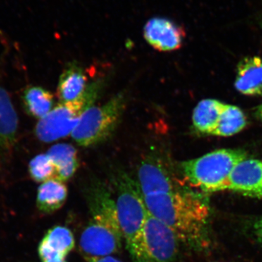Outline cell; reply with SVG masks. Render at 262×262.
I'll list each match as a JSON object with an SVG mask.
<instances>
[{"label": "cell", "instance_id": "6da1fadb", "mask_svg": "<svg viewBox=\"0 0 262 262\" xmlns=\"http://www.w3.org/2000/svg\"><path fill=\"white\" fill-rule=\"evenodd\" d=\"M144 198L150 214L170 227L180 242L192 246L203 245L210 210L200 194L180 187Z\"/></svg>", "mask_w": 262, "mask_h": 262}, {"label": "cell", "instance_id": "7a4b0ae2", "mask_svg": "<svg viewBox=\"0 0 262 262\" xmlns=\"http://www.w3.org/2000/svg\"><path fill=\"white\" fill-rule=\"evenodd\" d=\"M89 207L91 220L80 239L84 257H102L118 252L124 239L116 203L107 188L102 184L94 186L89 196Z\"/></svg>", "mask_w": 262, "mask_h": 262}, {"label": "cell", "instance_id": "3957f363", "mask_svg": "<svg viewBox=\"0 0 262 262\" xmlns=\"http://www.w3.org/2000/svg\"><path fill=\"white\" fill-rule=\"evenodd\" d=\"M115 183L117 218L122 236L131 257L141 262V234L149 212L136 181L121 172L115 177Z\"/></svg>", "mask_w": 262, "mask_h": 262}, {"label": "cell", "instance_id": "277c9868", "mask_svg": "<svg viewBox=\"0 0 262 262\" xmlns=\"http://www.w3.org/2000/svg\"><path fill=\"white\" fill-rule=\"evenodd\" d=\"M248 158L241 149H219L181 164L186 179L204 192L227 190L236 165Z\"/></svg>", "mask_w": 262, "mask_h": 262}, {"label": "cell", "instance_id": "5b68a950", "mask_svg": "<svg viewBox=\"0 0 262 262\" xmlns=\"http://www.w3.org/2000/svg\"><path fill=\"white\" fill-rule=\"evenodd\" d=\"M103 83L100 80L91 82L80 97L70 102L60 103L40 119L35 128L38 139L50 143L72 134L83 114L97 101Z\"/></svg>", "mask_w": 262, "mask_h": 262}, {"label": "cell", "instance_id": "8992f818", "mask_svg": "<svg viewBox=\"0 0 262 262\" xmlns=\"http://www.w3.org/2000/svg\"><path fill=\"white\" fill-rule=\"evenodd\" d=\"M126 102L125 94L120 93L104 104L89 108L71 134L74 140L86 147L106 140L120 122Z\"/></svg>", "mask_w": 262, "mask_h": 262}, {"label": "cell", "instance_id": "52a82bcc", "mask_svg": "<svg viewBox=\"0 0 262 262\" xmlns=\"http://www.w3.org/2000/svg\"><path fill=\"white\" fill-rule=\"evenodd\" d=\"M179 242L170 227L149 213L141 234V262H175Z\"/></svg>", "mask_w": 262, "mask_h": 262}, {"label": "cell", "instance_id": "ba28073f", "mask_svg": "<svg viewBox=\"0 0 262 262\" xmlns=\"http://www.w3.org/2000/svg\"><path fill=\"white\" fill-rule=\"evenodd\" d=\"M136 182L144 196L167 194L180 188L168 161L154 152L141 162Z\"/></svg>", "mask_w": 262, "mask_h": 262}, {"label": "cell", "instance_id": "9c48e42d", "mask_svg": "<svg viewBox=\"0 0 262 262\" xmlns=\"http://www.w3.org/2000/svg\"><path fill=\"white\" fill-rule=\"evenodd\" d=\"M144 37L157 51H173L182 47L185 32L182 27L170 19L154 17L144 26Z\"/></svg>", "mask_w": 262, "mask_h": 262}, {"label": "cell", "instance_id": "30bf717a", "mask_svg": "<svg viewBox=\"0 0 262 262\" xmlns=\"http://www.w3.org/2000/svg\"><path fill=\"white\" fill-rule=\"evenodd\" d=\"M227 189L246 196H262V160L246 158L237 164Z\"/></svg>", "mask_w": 262, "mask_h": 262}, {"label": "cell", "instance_id": "8fae6325", "mask_svg": "<svg viewBox=\"0 0 262 262\" xmlns=\"http://www.w3.org/2000/svg\"><path fill=\"white\" fill-rule=\"evenodd\" d=\"M75 241L72 231L63 226L50 229L43 237L39 248L42 262H62L75 247Z\"/></svg>", "mask_w": 262, "mask_h": 262}, {"label": "cell", "instance_id": "7c38bea8", "mask_svg": "<svg viewBox=\"0 0 262 262\" xmlns=\"http://www.w3.org/2000/svg\"><path fill=\"white\" fill-rule=\"evenodd\" d=\"M234 86L246 96H262V58L250 57L243 60L237 68Z\"/></svg>", "mask_w": 262, "mask_h": 262}, {"label": "cell", "instance_id": "4fadbf2b", "mask_svg": "<svg viewBox=\"0 0 262 262\" xmlns=\"http://www.w3.org/2000/svg\"><path fill=\"white\" fill-rule=\"evenodd\" d=\"M18 120L9 95L0 88V153L9 151L16 141Z\"/></svg>", "mask_w": 262, "mask_h": 262}, {"label": "cell", "instance_id": "5bb4252c", "mask_svg": "<svg viewBox=\"0 0 262 262\" xmlns=\"http://www.w3.org/2000/svg\"><path fill=\"white\" fill-rule=\"evenodd\" d=\"M88 77L83 69L74 62L66 67L60 77L58 96L61 103L70 102L80 97L87 89Z\"/></svg>", "mask_w": 262, "mask_h": 262}, {"label": "cell", "instance_id": "9a60e30c", "mask_svg": "<svg viewBox=\"0 0 262 262\" xmlns=\"http://www.w3.org/2000/svg\"><path fill=\"white\" fill-rule=\"evenodd\" d=\"M225 104L212 98L200 101L193 112L192 123L194 130L198 134L212 135Z\"/></svg>", "mask_w": 262, "mask_h": 262}, {"label": "cell", "instance_id": "2e32d148", "mask_svg": "<svg viewBox=\"0 0 262 262\" xmlns=\"http://www.w3.org/2000/svg\"><path fill=\"white\" fill-rule=\"evenodd\" d=\"M47 155L55 167V179L61 182L72 178L79 166L77 149L69 144H58L52 146Z\"/></svg>", "mask_w": 262, "mask_h": 262}, {"label": "cell", "instance_id": "e0dca14e", "mask_svg": "<svg viewBox=\"0 0 262 262\" xmlns=\"http://www.w3.org/2000/svg\"><path fill=\"white\" fill-rule=\"evenodd\" d=\"M68 190L64 182L51 179L42 183L37 191V205L42 213L58 211L67 201Z\"/></svg>", "mask_w": 262, "mask_h": 262}, {"label": "cell", "instance_id": "ac0fdd59", "mask_svg": "<svg viewBox=\"0 0 262 262\" xmlns=\"http://www.w3.org/2000/svg\"><path fill=\"white\" fill-rule=\"evenodd\" d=\"M23 99L27 113L39 120L53 110V96L42 88H29L24 91Z\"/></svg>", "mask_w": 262, "mask_h": 262}, {"label": "cell", "instance_id": "d6986e66", "mask_svg": "<svg viewBox=\"0 0 262 262\" xmlns=\"http://www.w3.org/2000/svg\"><path fill=\"white\" fill-rule=\"evenodd\" d=\"M246 117L237 106L225 104L213 136L228 137L238 134L246 127Z\"/></svg>", "mask_w": 262, "mask_h": 262}, {"label": "cell", "instance_id": "ffe728a7", "mask_svg": "<svg viewBox=\"0 0 262 262\" xmlns=\"http://www.w3.org/2000/svg\"><path fill=\"white\" fill-rule=\"evenodd\" d=\"M31 177L37 182H45L55 177V167L47 154L34 157L29 165Z\"/></svg>", "mask_w": 262, "mask_h": 262}, {"label": "cell", "instance_id": "44dd1931", "mask_svg": "<svg viewBox=\"0 0 262 262\" xmlns=\"http://www.w3.org/2000/svg\"><path fill=\"white\" fill-rule=\"evenodd\" d=\"M87 262H122L112 256H102V257L85 258Z\"/></svg>", "mask_w": 262, "mask_h": 262}, {"label": "cell", "instance_id": "7402d4cb", "mask_svg": "<svg viewBox=\"0 0 262 262\" xmlns=\"http://www.w3.org/2000/svg\"><path fill=\"white\" fill-rule=\"evenodd\" d=\"M255 232L257 236L258 239L262 244V217L256 222L254 226Z\"/></svg>", "mask_w": 262, "mask_h": 262}, {"label": "cell", "instance_id": "603a6c76", "mask_svg": "<svg viewBox=\"0 0 262 262\" xmlns=\"http://www.w3.org/2000/svg\"><path fill=\"white\" fill-rule=\"evenodd\" d=\"M257 116L262 120V103L258 107Z\"/></svg>", "mask_w": 262, "mask_h": 262}, {"label": "cell", "instance_id": "cb8c5ba5", "mask_svg": "<svg viewBox=\"0 0 262 262\" xmlns=\"http://www.w3.org/2000/svg\"><path fill=\"white\" fill-rule=\"evenodd\" d=\"M259 24H260V25H261V27L262 28V13H261V16H260V18H259Z\"/></svg>", "mask_w": 262, "mask_h": 262}, {"label": "cell", "instance_id": "d4e9b609", "mask_svg": "<svg viewBox=\"0 0 262 262\" xmlns=\"http://www.w3.org/2000/svg\"><path fill=\"white\" fill-rule=\"evenodd\" d=\"M62 262H66V261H62Z\"/></svg>", "mask_w": 262, "mask_h": 262}]
</instances>
